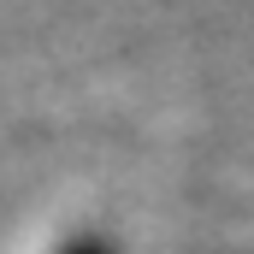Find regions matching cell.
Here are the masks:
<instances>
[{
  "mask_svg": "<svg viewBox=\"0 0 254 254\" xmlns=\"http://www.w3.org/2000/svg\"><path fill=\"white\" fill-rule=\"evenodd\" d=\"M60 254H107V243H101V237H71Z\"/></svg>",
  "mask_w": 254,
  "mask_h": 254,
  "instance_id": "1",
  "label": "cell"
}]
</instances>
